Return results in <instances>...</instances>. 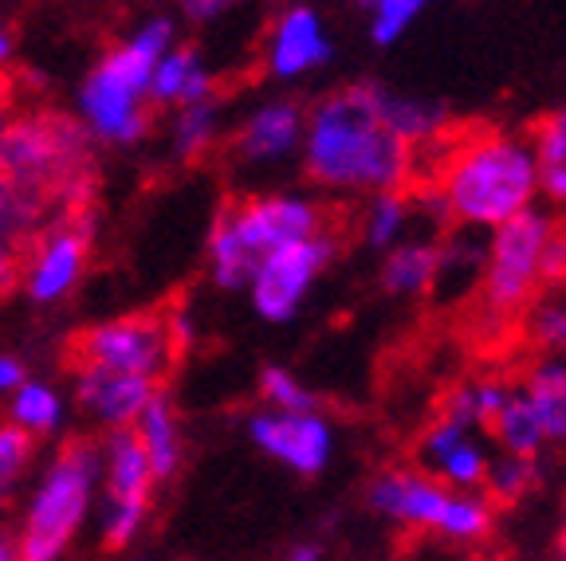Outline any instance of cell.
<instances>
[{
    "label": "cell",
    "mask_w": 566,
    "mask_h": 561,
    "mask_svg": "<svg viewBox=\"0 0 566 561\" xmlns=\"http://www.w3.org/2000/svg\"><path fill=\"white\" fill-rule=\"evenodd\" d=\"M174 361V342H169L166 322L154 315H126L106 318L91 326L75 342V366L111 369L126 378H146L158 385L161 373Z\"/></svg>",
    "instance_id": "cell-9"
},
{
    "label": "cell",
    "mask_w": 566,
    "mask_h": 561,
    "mask_svg": "<svg viewBox=\"0 0 566 561\" xmlns=\"http://www.w3.org/2000/svg\"><path fill=\"white\" fill-rule=\"evenodd\" d=\"M563 229L555 212L531 209L515 216L512 224L495 229L484 247V307L495 318L520 315L535 307L543 295V255L555 232Z\"/></svg>",
    "instance_id": "cell-7"
},
{
    "label": "cell",
    "mask_w": 566,
    "mask_h": 561,
    "mask_svg": "<svg viewBox=\"0 0 566 561\" xmlns=\"http://www.w3.org/2000/svg\"><path fill=\"white\" fill-rule=\"evenodd\" d=\"M327 232V209L300 193L248 197L217 216L209 232V272L224 290H248L268 255Z\"/></svg>",
    "instance_id": "cell-4"
},
{
    "label": "cell",
    "mask_w": 566,
    "mask_h": 561,
    "mask_svg": "<svg viewBox=\"0 0 566 561\" xmlns=\"http://www.w3.org/2000/svg\"><path fill=\"white\" fill-rule=\"evenodd\" d=\"M488 467H492V459H488L484 444H480L476 436H469L437 464V479L457 495H476L488 479Z\"/></svg>",
    "instance_id": "cell-27"
},
{
    "label": "cell",
    "mask_w": 566,
    "mask_h": 561,
    "mask_svg": "<svg viewBox=\"0 0 566 561\" xmlns=\"http://www.w3.org/2000/svg\"><path fill=\"white\" fill-rule=\"evenodd\" d=\"M374 106H378V118L386 123V130L406 141L409 149L433 141L444 126V110L437 103L398 95V91H386V87H378V83H374Z\"/></svg>",
    "instance_id": "cell-19"
},
{
    "label": "cell",
    "mask_w": 566,
    "mask_h": 561,
    "mask_svg": "<svg viewBox=\"0 0 566 561\" xmlns=\"http://www.w3.org/2000/svg\"><path fill=\"white\" fill-rule=\"evenodd\" d=\"M150 515V502H106V515H103V538L106 546H115L123 550L126 542H134Z\"/></svg>",
    "instance_id": "cell-34"
},
{
    "label": "cell",
    "mask_w": 566,
    "mask_h": 561,
    "mask_svg": "<svg viewBox=\"0 0 566 561\" xmlns=\"http://www.w3.org/2000/svg\"><path fill=\"white\" fill-rule=\"evenodd\" d=\"M469 436H472L469 424H460V421H452V416H444V413H441L433 424H429V432H424L421 452H424V459H429V464L437 467L444 456H449L452 447H460Z\"/></svg>",
    "instance_id": "cell-35"
},
{
    "label": "cell",
    "mask_w": 566,
    "mask_h": 561,
    "mask_svg": "<svg viewBox=\"0 0 566 561\" xmlns=\"http://www.w3.org/2000/svg\"><path fill=\"white\" fill-rule=\"evenodd\" d=\"M535 475H539V459H515V456H500L488 467V495L495 502H515L535 487Z\"/></svg>",
    "instance_id": "cell-30"
},
{
    "label": "cell",
    "mask_w": 566,
    "mask_h": 561,
    "mask_svg": "<svg viewBox=\"0 0 566 561\" xmlns=\"http://www.w3.org/2000/svg\"><path fill=\"white\" fill-rule=\"evenodd\" d=\"M441 279V247L429 240L398 244L381 264V287L389 295H421Z\"/></svg>",
    "instance_id": "cell-22"
},
{
    "label": "cell",
    "mask_w": 566,
    "mask_h": 561,
    "mask_svg": "<svg viewBox=\"0 0 566 561\" xmlns=\"http://www.w3.org/2000/svg\"><path fill=\"white\" fill-rule=\"evenodd\" d=\"M531 149H535V166H539V201L566 212V106H558L555 115L535 126Z\"/></svg>",
    "instance_id": "cell-21"
},
{
    "label": "cell",
    "mask_w": 566,
    "mask_h": 561,
    "mask_svg": "<svg viewBox=\"0 0 566 561\" xmlns=\"http://www.w3.org/2000/svg\"><path fill=\"white\" fill-rule=\"evenodd\" d=\"M335 252H338L335 232H323L315 240H303V244L268 255L264 264L256 267V275H252V287H248L256 315L264 322H287V318L300 315L303 298L311 295L318 275L331 267Z\"/></svg>",
    "instance_id": "cell-10"
},
{
    "label": "cell",
    "mask_w": 566,
    "mask_h": 561,
    "mask_svg": "<svg viewBox=\"0 0 566 561\" xmlns=\"http://www.w3.org/2000/svg\"><path fill=\"white\" fill-rule=\"evenodd\" d=\"M409 216H413V204H409L401 193L370 197V204H366V216H363L366 244H370V247H389V252H394V247L406 240Z\"/></svg>",
    "instance_id": "cell-25"
},
{
    "label": "cell",
    "mask_w": 566,
    "mask_h": 561,
    "mask_svg": "<svg viewBox=\"0 0 566 561\" xmlns=\"http://www.w3.org/2000/svg\"><path fill=\"white\" fill-rule=\"evenodd\" d=\"M224 9H229V4H221V0H189L181 12H186L189 20H212V17H221Z\"/></svg>",
    "instance_id": "cell-40"
},
{
    "label": "cell",
    "mask_w": 566,
    "mask_h": 561,
    "mask_svg": "<svg viewBox=\"0 0 566 561\" xmlns=\"http://www.w3.org/2000/svg\"><path fill=\"white\" fill-rule=\"evenodd\" d=\"M0 561H20L17 542H12V538H4V534H0Z\"/></svg>",
    "instance_id": "cell-42"
},
{
    "label": "cell",
    "mask_w": 566,
    "mask_h": 561,
    "mask_svg": "<svg viewBox=\"0 0 566 561\" xmlns=\"http://www.w3.org/2000/svg\"><path fill=\"white\" fill-rule=\"evenodd\" d=\"M527 334L547 358H566V287L535 298L527 310Z\"/></svg>",
    "instance_id": "cell-28"
},
{
    "label": "cell",
    "mask_w": 566,
    "mask_h": 561,
    "mask_svg": "<svg viewBox=\"0 0 566 561\" xmlns=\"http://www.w3.org/2000/svg\"><path fill=\"white\" fill-rule=\"evenodd\" d=\"M20 275V255H17V244H4L0 240V290L12 287V279Z\"/></svg>",
    "instance_id": "cell-39"
},
{
    "label": "cell",
    "mask_w": 566,
    "mask_h": 561,
    "mask_svg": "<svg viewBox=\"0 0 566 561\" xmlns=\"http://www.w3.org/2000/svg\"><path fill=\"white\" fill-rule=\"evenodd\" d=\"M252 444L275 464L300 475H318L335 456V432L318 413H256L248 421Z\"/></svg>",
    "instance_id": "cell-11"
},
{
    "label": "cell",
    "mask_w": 566,
    "mask_h": 561,
    "mask_svg": "<svg viewBox=\"0 0 566 561\" xmlns=\"http://www.w3.org/2000/svg\"><path fill=\"white\" fill-rule=\"evenodd\" d=\"M260 396L272 404V413H315V393L300 385L283 366H268L260 373Z\"/></svg>",
    "instance_id": "cell-31"
},
{
    "label": "cell",
    "mask_w": 566,
    "mask_h": 561,
    "mask_svg": "<svg viewBox=\"0 0 566 561\" xmlns=\"http://www.w3.org/2000/svg\"><path fill=\"white\" fill-rule=\"evenodd\" d=\"M154 396H158V385L146 378H126V373H111V369L75 366V401H80V409L91 421H98L111 432L134 428Z\"/></svg>",
    "instance_id": "cell-14"
},
{
    "label": "cell",
    "mask_w": 566,
    "mask_h": 561,
    "mask_svg": "<svg viewBox=\"0 0 566 561\" xmlns=\"http://www.w3.org/2000/svg\"><path fill=\"white\" fill-rule=\"evenodd\" d=\"M520 393L527 396L531 413L543 428V440L566 447V358L535 361Z\"/></svg>",
    "instance_id": "cell-18"
},
{
    "label": "cell",
    "mask_w": 566,
    "mask_h": 561,
    "mask_svg": "<svg viewBox=\"0 0 566 561\" xmlns=\"http://www.w3.org/2000/svg\"><path fill=\"white\" fill-rule=\"evenodd\" d=\"M87 252H91L87 220H75V224L52 229L40 244H35L32 260H28L24 290L35 298V303H60V298L71 295L75 283H80L83 267H87Z\"/></svg>",
    "instance_id": "cell-13"
},
{
    "label": "cell",
    "mask_w": 566,
    "mask_h": 561,
    "mask_svg": "<svg viewBox=\"0 0 566 561\" xmlns=\"http://www.w3.org/2000/svg\"><path fill=\"white\" fill-rule=\"evenodd\" d=\"M421 12V0H378V4H370V40L381 47L398 44Z\"/></svg>",
    "instance_id": "cell-32"
},
{
    "label": "cell",
    "mask_w": 566,
    "mask_h": 561,
    "mask_svg": "<svg viewBox=\"0 0 566 561\" xmlns=\"http://www.w3.org/2000/svg\"><path fill=\"white\" fill-rule=\"evenodd\" d=\"M28 366L17 358V353H4L0 350V396H12L17 389L28 385Z\"/></svg>",
    "instance_id": "cell-37"
},
{
    "label": "cell",
    "mask_w": 566,
    "mask_h": 561,
    "mask_svg": "<svg viewBox=\"0 0 566 561\" xmlns=\"http://www.w3.org/2000/svg\"><path fill=\"white\" fill-rule=\"evenodd\" d=\"M303 169L331 193H398L413 177V149L386 130L374 106V83L318 98L303 130Z\"/></svg>",
    "instance_id": "cell-1"
},
{
    "label": "cell",
    "mask_w": 566,
    "mask_h": 561,
    "mask_svg": "<svg viewBox=\"0 0 566 561\" xmlns=\"http://www.w3.org/2000/svg\"><path fill=\"white\" fill-rule=\"evenodd\" d=\"M558 558L566 561V510H563V527H558Z\"/></svg>",
    "instance_id": "cell-44"
},
{
    "label": "cell",
    "mask_w": 566,
    "mask_h": 561,
    "mask_svg": "<svg viewBox=\"0 0 566 561\" xmlns=\"http://www.w3.org/2000/svg\"><path fill=\"white\" fill-rule=\"evenodd\" d=\"M472 389V413H476V424H488L492 428V421L507 409V401H512L515 389L504 385V381H476Z\"/></svg>",
    "instance_id": "cell-36"
},
{
    "label": "cell",
    "mask_w": 566,
    "mask_h": 561,
    "mask_svg": "<svg viewBox=\"0 0 566 561\" xmlns=\"http://www.w3.org/2000/svg\"><path fill=\"white\" fill-rule=\"evenodd\" d=\"M103 479L106 502H150L154 491V467L142 452L134 428L111 432L103 444Z\"/></svg>",
    "instance_id": "cell-16"
},
{
    "label": "cell",
    "mask_w": 566,
    "mask_h": 561,
    "mask_svg": "<svg viewBox=\"0 0 566 561\" xmlns=\"http://www.w3.org/2000/svg\"><path fill=\"white\" fill-rule=\"evenodd\" d=\"M63 413H67V404L63 396L55 393L48 381H28L24 389L9 396V424L28 436H48L63 424Z\"/></svg>",
    "instance_id": "cell-23"
},
{
    "label": "cell",
    "mask_w": 566,
    "mask_h": 561,
    "mask_svg": "<svg viewBox=\"0 0 566 561\" xmlns=\"http://www.w3.org/2000/svg\"><path fill=\"white\" fill-rule=\"evenodd\" d=\"M134 436H138L142 452L150 459L154 479H169L181 464V424H177V413L166 393H158L146 404V413L134 424Z\"/></svg>",
    "instance_id": "cell-20"
},
{
    "label": "cell",
    "mask_w": 566,
    "mask_h": 561,
    "mask_svg": "<svg viewBox=\"0 0 566 561\" xmlns=\"http://www.w3.org/2000/svg\"><path fill=\"white\" fill-rule=\"evenodd\" d=\"M331 55H335V44H331L327 24L315 9L307 4H292L283 9L280 17L272 20V32H268V71L275 80L292 83L303 80L311 71L327 67Z\"/></svg>",
    "instance_id": "cell-12"
},
{
    "label": "cell",
    "mask_w": 566,
    "mask_h": 561,
    "mask_svg": "<svg viewBox=\"0 0 566 561\" xmlns=\"http://www.w3.org/2000/svg\"><path fill=\"white\" fill-rule=\"evenodd\" d=\"M303 130H307V115L300 106L287 98H272L244 118L237 134V154L252 166H275V161L300 154Z\"/></svg>",
    "instance_id": "cell-15"
},
{
    "label": "cell",
    "mask_w": 566,
    "mask_h": 561,
    "mask_svg": "<svg viewBox=\"0 0 566 561\" xmlns=\"http://www.w3.org/2000/svg\"><path fill=\"white\" fill-rule=\"evenodd\" d=\"M28 464H32V436L12 424H0V502L17 491Z\"/></svg>",
    "instance_id": "cell-33"
},
{
    "label": "cell",
    "mask_w": 566,
    "mask_h": 561,
    "mask_svg": "<svg viewBox=\"0 0 566 561\" xmlns=\"http://www.w3.org/2000/svg\"><path fill=\"white\" fill-rule=\"evenodd\" d=\"M0 126H4V123H0Z\"/></svg>",
    "instance_id": "cell-45"
},
{
    "label": "cell",
    "mask_w": 566,
    "mask_h": 561,
    "mask_svg": "<svg viewBox=\"0 0 566 561\" xmlns=\"http://www.w3.org/2000/svg\"><path fill=\"white\" fill-rule=\"evenodd\" d=\"M212 98V71L205 67V60L189 47H174L169 55H161L150 80V103L158 106H186L209 103Z\"/></svg>",
    "instance_id": "cell-17"
},
{
    "label": "cell",
    "mask_w": 566,
    "mask_h": 561,
    "mask_svg": "<svg viewBox=\"0 0 566 561\" xmlns=\"http://www.w3.org/2000/svg\"><path fill=\"white\" fill-rule=\"evenodd\" d=\"M35 216H40V193L0 177V240L20 244V236L32 232Z\"/></svg>",
    "instance_id": "cell-29"
},
{
    "label": "cell",
    "mask_w": 566,
    "mask_h": 561,
    "mask_svg": "<svg viewBox=\"0 0 566 561\" xmlns=\"http://www.w3.org/2000/svg\"><path fill=\"white\" fill-rule=\"evenodd\" d=\"M283 561H318V546H295Z\"/></svg>",
    "instance_id": "cell-41"
},
{
    "label": "cell",
    "mask_w": 566,
    "mask_h": 561,
    "mask_svg": "<svg viewBox=\"0 0 566 561\" xmlns=\"http://www.w3.org/2000/svg\"><path fill=\"white\" fill-rule=\"evenodd\" d=\"M9 55H12V35L9 28H0V63H9Z\"/></svg>",
    "instance_id": "cell-43"
},
{
    "label": "cell",
    "mask_w": 566,
    "mask_h": 561,
    "mask_svg": "<svg viewBox=\"0 0 566 561\" xmlns=\"http://www.w3.org/2000/svg\"><path fill=\"white\" fill-rule=\"evenodd\" d=\"M492 436H495V444L504 447V456H515V459H539L543 447H547L539 421H535L527 396H523L520 389L512 393L504 413L492 421Z\"/></svg>",
    "instance_id": "cell-24"
},
{
    "label": "cell",
    "mask_w": 566,
    "mask_h": 561,
    "mask_svg": "<svg viewBox=\"0 0 566 561\" xmlns=\"http://www.w3.org/2000/svg\"><path fill=\"white\" fill-rule=\"evenodd\" d=\"M161 322H166V334H169V342H174V353L186 350V346L193 342V318H189L186 307H174L169 315H161Z\"/></svg>",
    "instance_id": "cell-38"
},
{
    "label": "cell",
    "mask_w": 566,
    "mask_h": 561,
    "mask_svg": "<svg viewBox=\"0 0 566 561\" xmlns=\"http://www.w3.org/2000/svg\"><path fill=\"white\" fill-rule=\"evenodd\" d=\"M217 134H221V106H217V98L186 106L174 118V154L177 158H197V154H205L217 141Z\"/></svg>",
    "instance_id": "cell-26"
},
{
    "label": "cell",
    "mask_w": 566,
    "mask_h": 561,
    "mask_svg": "<svg viewBox=\"0 0 566 561\" xmlns=\"http://www.w3.org/2000/svg\"><path fill=\"white\" fill-rule=\"evenodd\" d=\"M174 47V20L169 17L142 20L123 44L111 47L91 67L75 95L83 134L106 141V146H134L150 126L146 103H150L154 67Z\"/></svg>",
    "instance_id": "cell-3"
},
{
    "label": "cell",
    "mask_w": 566,
    "mask_h": 561,
    "mask_svg": "<svg viewBox=\"0 0 566 561\" xmlns=\"http://www.w3.org/2000/svg\"><path fill=\"white\" fill-rule=\"evenodd\" d=\"M103 479V447L91 440H71L55 452L48 472L35 483L20 522V561H60L91 515V499Z\"/></svg>",
    "instance_id": "cell-5"
},
{
    "label": "cell",
    "mask_w": 566,
    "mask_h": 561,
    "mask_svg": "<svg viewBox=\"0 0 566 561\" xmlns=\"http://www.w3.org/2000/svg\"><path fill=\"white\" fill-rule=\"evenodd\" d=\"M83 146H87V134L80 123H67V118H12V123L0 126V177L35 189L52 181H80L75 169L83 161Z\"/></svg>",
    "instance_id": "cell-8"
},
{
    "label": "cell",
    "mask_w": 566,
    "mask_h": 561,
    "mask_svg": "<svg viewBox=\"0 0 566 561\" xmlns=\"http://www.w3.org/2000/svg\"><path fill=\"white\" fill-rule=\"evenodd\" d=\"M366 499L378 515L409 530H433L449 542H480L492 530V499L457 495L441 479L409 467H389L370 479Z\"/></svg>",
    "instance_id": "cell-6"
},
{
    "label": "cell",
    "mask_w": 566,
    "mask_h": 561,
    "mask_svg": "<svg viewBox=\"0 0 566 561\" xmlns=\"http://www.w3.org/2000/svg\"><path fill=\"white\" fill-rule=\"evenodd\" d=\"M437 189L444 209L464 229H504L523 212L539 209V166L527 138L476 134L449 149Z\"/></svg>",
    "instance_id": "cell-2"
}]
</instances>
